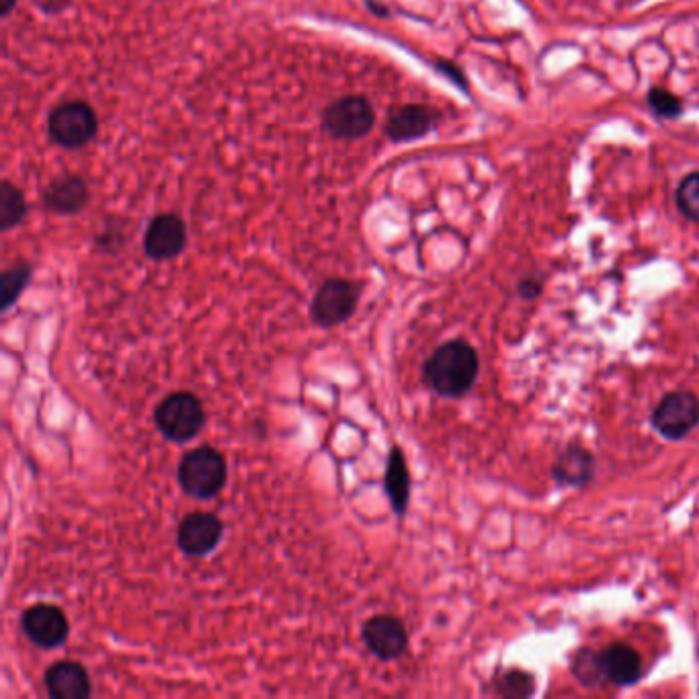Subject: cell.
<instances>
[{
	"label": "cell",
	"instance_id": "9",
	"mask_svg": "<svg viewBox=\"0 0 699 699\" xmlns=\"http://www.w3.org/2000/svg\"><path fill=\"white\" fill-rule=\"evenodd\" d=\"M224 538V523L214 513H189L177 527V546L185 556L203 558L212 554Z\"/></svg>",
	"mask_w": 699,
	"mask_h": 699
},
{
	"label": "cell",
	"instance_id": "23",
	"mask_svg": "<svg viewBox=\"0 0 699 699\" xmlns=\"http://www.w3.org/2000/svg\"><path fill=\"white\" fill-rule=\"evenodd\" d=\"M648 105L656 115L667 119H673L681 113V101L667 89H652L648 93Z\"/></svg>",
	"mask_w": 699,
	"mask_h": 699
},
{
	"label": "cell",
	"instance_id": "1",
	"mask_svg": "<svg viewBox=\"0 0 699 699\" xmlns=\"http://www.w3.org/2000/svg\"><path fill=\"white\" fill-rule=\"evenodd\" d=\"M480 372L476 349L462 341H447L423 363V380L429 390L443 398H460L472 390Z\"/></svg>",
	"mask_w": 699,
	"mask_h": 699
},
{
	"label": "cell",
	"instance_id": "13",
	"mask_svg": "<svg viewBox=\"0 0 699 699\" xmlns=\"http://www.w3.org/2000/svg\"><path fill=\"white\" fill-rule=\"evenodd\" d=\"M52 699H89L93 683L89 671L76 661H58L44 675Z\"/></svg>",
	"mask_w": 699,
	"mask_h": 699
},
{
	"label": "cell",
	"instance_id": "12",
	"mask_svg": "<svg viewBox=\"0 0 699 699\" xmlns=\"http://www.w3.org/2000/svg\"><path fill=\"white\" fill-rule=\"evenodd\" d=\"M437 113L425 105H402L390 111L384 126L392 142H415L433 132Z\"/></svg>",
	"mask_w": 699,
	"mask_h": 699
},
{
	"label": "cell",
	"instance_id": "4",
	"mask_svg": "<svg viewBox=\"0 0 699 699\" xmlns=\"http://www.w3.org/2000/svg\"><path fill=\"white\" fill-rule=\"evenodd\" d=\"M97 132H99L97 113L85 101H66L54 107L48 115L50 138L66 150L85 148L97 138Z\"/></svg>",
	"mask_w": 699,
	"mask_h": 699
},
{
	"label": "cell",
	"instance_id": "5",
	"mask_svg": "<svg viewBox=\"0 0 699 699\" xmlns=\"http://www.w3.org/2000/svg\"><path fill=\"white\" fill-rule=\"evenodd\" d=\"M376 111L363 95H347L322 113V130L335 140H359L374 130Z\"/></svg>",
	"mask_w": 699,
	"mask_h": 699
},
{
	"label": "cell",
	"instance_id": "11",
	"mask_svg": "<svg viewBox=\"0 0 699 699\" xmlns=\"http://www.w3.org/2000/svg\"><path fill=\"white\" fill-rule=\"evenodd\" d=\"M361 640L367 650L380 661H396L408 650V632L406 626L396 615L382 613L369 618L361 626Z\"/></svg>",
	"mask_w": 699,
	"mask_h": 699
},
{
	"label": "cell",
	"instance_id": "19",
	"mask_svg": "<svg viewBox=\"0 0 699 699\" xmlns=\"http://www.w3.org/2000/svg\"><path fill=\"white\" fill-rule=\"evenodd\" d=\"M31 277L33 269L25 261H19L3 271V275H0V312H7L17 304Z\"/></svg>",
	"mask_w": 699,
	"mask_h": 699
},
{
	"label": "cell",
	"instance_id": "25",
	"mask_svg": "<svg viewBox=\"0 0 699 699\" xmlns=\"http://www.w3.org/2000/svg\"><path fill=\"white\" fill-rule=\"evenodd\" d=\"M17 7V0H0V17H9Z\"/></svg>",
	"mask_w": 699,
	"mask_h": 699
},
{
	"label": "cell",
	"instance_id": "24",
	"mask_svg": "<svg viewBox=\"0 0 699 699\" xmlns=\"http://www.w3.org/2000/svg\"><path fill=\"white\" fill-rule=\"evenodd\" d=\"M544 290V281L536 279V277H525L519 281L517 292L523 300H536Z\"/></svg>",
	"mask_w": 699,
	"mask_h": 699
},
{
	"label": "cell",
	"instance_id": "22",
	"mask_svg": "<svg viewBox=\"0 0 699 699\" xmlns=\"http://www.w3.org/2000/svg\"><path fill=\"white\" fill-rule=\"evenodd\" d=\"M677 205L687 220L699 222V173H691L681 181L677 189Z\"/></svg>",
	"mask_w": 699,
	"mask_h": 699
},
{
	"label": "cell",
	"instance_id": "18",
	"mask_svg": "<svg viewBox=\"0 0 699 699\" xmlns=\"http://www.w3.org/2000/svg\"><path fill=\"white\" fill-rule=\"evenodd\" d=\"M27 216V201L23 191L9 179L0 183V230L17 228Z\"/></svg>",
	"mask_w": 699,
	"mask_h": 699
},
{
	"label": "cell",
	"instance_id": "17",
	"mask_svg": "<svg viewBox=\"0 0 699 699\" xmlns=\"http://www.w3.org/2000/svg\"><path fill=\"white\" fill-rule=\"evenodd\" d=\"M410 472L406 466V458L402 454V449L398 445H394L388 454V462H386V474H384V490L386 497L390 501V507L394 511V515L404 517L410 505Z\"/></svg>",
	"mask_w": 699,
	"mask_h": 699
},
{
	"label": "cell",
	"instance_id": "21",
	"mask_svg": "<svg viewBox=\"0 0 699 699\" xmlns=\"http://www.w3.org/2000/svg\"><path fill=\"white\" fill-rule=\"evenodd\" d=\"M536 691V679H533L527 671L513 669L497 677L495 681V693L505 699H523L531 697Z\"/></svg>",
	"mask_w": 699,
	"mask_h": 699
},
{
	"label": "cell",
	"instance_id": "20",
	"mask_svg": "<svg viewBox=\"0 0 699 699\" xmlns=\"http://www.w3.org/2000/svg\"><path fill=\"white\" fill-rule=\"evenodd\" d=\"M572 675L577 677V681L581 685H587V687L603 685L607 679H605L603 665H601V652H597L593 648L579 650V654L574 656V661H572Z\"/></svg>",
	"mask_w": 699,
	"mask_h": 699
},
{
	"label": "cell",
	"instance_id": "7",
	"mask_svg": "<svg viewBox=\"0 0 699 699\" xmlns=\"http://www.w3.org/2000/svg\"><path fill=\"white\" fill-rule=\"evenodd\" d=\"M699 425V398L689 390L665 394L652 413V427L663 437L685 439Z\"/></svg>",
	"mask_w": 699,
	"mask_h": 699
},
{
	"label": "cell",
	"instance_id": "15",
	"mask_svg": "<svg viewBox=\"0 0 699 699\" xmlns=\"http://www.w3.org/2000/svg\"><path fill=\"white\" fill-rule=\"evenodd\" d=\"M91 191L87 181L78 175L56 177L44 191L46 208L60 216H74L87 208Z\"/></svg>",
	"mask_w": 699,
	"mask_h": 699
},
{
	"label": "cell",
	"instance_id": "6",
	"mask_svg": "<svg viewBox=\"0 0 699 699\" xmlns=\"http://www.w3.org/2000/svg\"><path fill=\"white\" fill-rule=\"evenodd\" d=\"M359 296L361 290L357 283L343 277L326 279L316 290L310 304L312 322L320 328H337L345 324L355 314Z\"/></svg>",
	"mask_w": 699,
	"mask_h": 699
},
{
	"label": "cell",
	"instance_id": "14",
	"mask_svg": "<svg viewBox=\"0 0 699 699\" xmlns=\"http://www.w3.org/2000/svg\"><path fill=\"white\" fill-rule=\"evenodd\" d=\"M601 665L607 683L615 687H632L644 675L642 656L626 642L609 644L601 652Z\"/></svg>",
	"mask_w": 699,
	"mask_h": 699
},
{
	"label": "cell",
	"instance_id": "10",
	"mask_svg": "<svg viewBox=\"0 0 699 699\" xmlns=\"http://www.w3.org/2000/svg\"><path fill=\"white\" fill-rule=\"evenodd\" d=\"M187 246V224L173 212L158 214L144 232V253L152 261H173Z\"/></svg>",
	"mask_w": 699,
	"mask_h": 699
},
{
	"label": "cell",
	"instance_id": "16",
	"mask_svg": "<svg viewBox=\"0 0 699 699\" xmlns=\"http://www.w3.org/2000/svg\"><path fill=\"white\" fill-rule=\"evenodd\" d=\"M597 472V462L591 451L579 443L568 445L552 466V478L562 486L583 488Z\"/></svg>",
	"mask_w": 699,
	"mask_h": 699
},
{
	"label": "cell",
	"instance_id": "8",
	"mask_svg": "<svg viewBox=\"0 0 699 699\" xmlns=\"http://www.w3.org/2000/svg\"><path fill=\"white\" fill-rule=\"evenodd\" d=\"M21 628L31 644L44 650L62 646L70 634L66 613L50 603H35L27 607L21 615Z\"/></svg>",
	"mask_w": 699,
	"mask_h": 699
},
{
	"label": "cell",
	"instance_id": "2",
	"mask_svg": "<svg viewBox=\"0 0 699 699\" xmlns=\"http://www.w3.org/2000/svg\"><path fill=\"white\" fill-rule=\"evenodd\" d=\"M177 478L189 497L197 501H210L218 497L226 486V458L214 447H195L181 458Z\"/></svg>",
	"mask_w": 699,
	"mask_h": 699
},
{
	"label": "cell",
	"instance_id": "3",
	"mask_svg": "<svg viewBox=\"0 0 699 699\" xmlns=\"http://www.w3.org/2000/svg\"><path fill=\"white\" fill-rule=\"evenodd\" d=\"M154 423L164 439L187 443L195 439L205 425L203 402L191 392H173L158 402Z\"/></svg>",
	"mask_w": 699,
	"mask_h": 699
}]
</instances>
